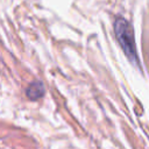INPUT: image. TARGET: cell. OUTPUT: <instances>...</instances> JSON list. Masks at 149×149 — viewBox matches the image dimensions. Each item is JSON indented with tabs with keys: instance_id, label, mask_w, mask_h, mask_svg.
I'll use <instances>...</instances> for the list:
<instances>
[{
	"instance_id": "1",
	"label": "cell",
	"mask_w": 149,
	"mask_h": 149,
	"mask_svg": "<svg viewBox=\"0 0 149 149\" xmlns=\"http://www.w3.org/2000/svg\"><path fill=\"white\" fill-rule=\"evenodd\" d=\"M114 31L116 35V38L122 47L126 56L129 58L130 62L134 64H139V56L136 51V44L134 38V30L133 26L128 20H126L122 16H118L114 20Z\"/></svg>"
},
{
	"instance_id": "2",
	"label": "cell",
	"mask_w": 149,
	"mask_h": 149,
	"mask_svg": "<svg viewBox=\"0 0 149 149\" xmlns=\"http://www.w3.org/2000/svg\"><path fill=\"white\" fill-rule=\"evenodd\" d=\"M26 94L31 100H37L44 94V84L40 80H35L26 88Z\"/></svg>"
}]
</instances>
